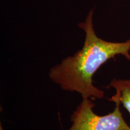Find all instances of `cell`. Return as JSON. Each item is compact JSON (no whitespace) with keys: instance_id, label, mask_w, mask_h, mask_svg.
Instances as JSON below:
<instances>
[{"instance_id":"6da1fadb","label":"cell","mask_w":130,"mask_h":130,"mask_svg":"<svg viewBox=\"0 0 130 130\" xmlns=\"http://www.w3.org/2000/svg\"><path fill=\"white\" fill-rule=\"evenodd\" d=\"M93 10L78 27L85 32V40L80 50L63 59L50 68V79L63 90L77 92L83 99H102L105 93L95 86L93 77L107 61L122 55L130 61V39L124 42L102 39L96 34L93 24Z\"/></svg>"},{"instance_id":"7a4b0ae2","label":"cell","mask_w":130,"mask_h":130,"mask_svg":"<svg viewBox=\"0 0 130 130\" xmlns=\"http://www.w3.org/2000/svg\"><path fill=\"white\" fill-rule=\"evenodd\" d=\"M119 104L111 113L100 116L93 111L95 103L90 99H83L71 116L72 125L68 130H130L123 118Z\"/></svg>"},{"instance_id":"3957f363","label":"cell","mask_w":130,"mask_h":130,"mask_svg":"<svg viewBox=\"0 0 130 130\" xmlns=\"http://www.w3.org/2000/svg\"><path fill=\"white\" fill-rule=\"evenodd\" d=\"M107 89L113 88L116 93L108 99L110 101L122 104L130 114V79H116L111 80Z\"/></svg>"},{"instance_id":"277c9868","label":"cell","mask_w":130,"mask_h":130,"mask_svg":"<svg viewBox=\"0 0 130 130\" xmlns=\"http://www.w3.org/2000/svg\"><path fill=\"white\" fill-rule=\"evenodd\" d=\"M0 130H4V128H3L2 125H1V124H0Z\"/></svg>"}]
</instances>
